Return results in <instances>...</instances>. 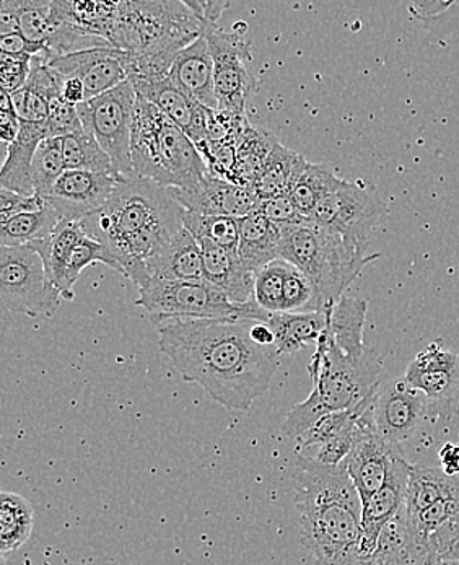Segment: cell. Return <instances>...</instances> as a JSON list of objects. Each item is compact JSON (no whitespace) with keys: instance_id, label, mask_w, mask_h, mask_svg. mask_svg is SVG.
Here are the masks:
<instances>
[{"instance_id":"53","label":"cell","mask_w":459,"mask_h":565,"mask_svg":"<svg viewBox=\"0 0 459 565\" xmlns=\"http://www.w3.org/2000/svg\"><path fill=\"white\" fill-rule=\"evenodd\" d=\"M0 51L12 56L43 57L50 63V51L43 44L32 43L22 33L3 34L0 36Z\"/></svg>"},{"instance_id":"1","label":"cell","mask_w":459,"mask_h":565,"mask_svg":"<svg viewBox=\"0 0 459 565\" xmlns=\"http://www.w3.org/2000/svg\"><path fill=\"white\" fill-rule=\"evenodd\" d=\"M249 327L236 320H164L159 348L184 382L198 383L230 411H248L279 366L277 349L256 344Z\"/></svg>"},{"instance_id":"55","label":"cell","mask_w":459,"mask_h":565,"mask_svg":"<svg viewBox=\"0 0 459 565\" xmlns=\"http://www.w3.org/2000/svg\"><path fill=\"white\" fill-rule=\"evenodd\" d=\"M438 461H440L441 471L448 476V478H455L459 475V444H445L441 447L440 454H438Z\"/></svg>"},{"instance_id":"38","label":"cell","mask_w":459,"mask_h":565,"mask_svg":"<svg viewBox=\"0 0 459 565\" xmlns=\"http://www.w3.org/2000/svg\"><path fill=\"white\" fill-rule=\"evenodd\" d=\"M66 160H64L63 139L61 137H47L38 146L33 157L32 177L34 194L46 198L56 186L60 178L66 173Z\"/></svg>"},{"instance_id":"30","label":"cell","mask_w":459,"mask_h":565,"mask_svg":"<svg viewBox=\"0 0 459 565\" xmlns=\"http://www.w3.org/2000/svg\"><path fill=\"white\" fill-rule=\"evenodd\" d=\"M308 166L310 162H307L303 156L287 149L279 142L270 153L266 167L252 190L255 191L259 201L289 194Z\"/></svg>"},{"instance_id":"28","label":"cell","mask_w":459,"mask_h":565,"mask_svg":"<svg viewBox=\"0 0 459 565\" xmlns=\"http://www.w3.org/2000/svg\"><path fill=\"white\" fill-rule=\"evenodd\" d=\"M366 310H369L366 300L344 296L328 311L329 339L334 342L335 348L352 358L365 354L369 349L363 341Z\"/></svg>"},{"instance_id":"17","label":"cell","mask_w":459,"mask_h":565,"mask_svg":"<svg viewBox=\"0 0 459 565\" xmlns=\"http://www.w3.org/2000/svg\"><path fill=\"white\" fill-rule=\"evenodd\" d=\"M369 409L359 420L357 438L344 461L363 505L385 484L394 454L397 451V447H393L376 434Z\"/></svg>"},{"instance_id":"56","label":"cell","mask_w":459,"mask_h":565,"mask_svg":"<svg viewBox=\"0 0 459 565\" xmlns=\"http://www.w3.org/2000/svg\"><path fill=\"white\" fill-rule=\"evenodd\" d=\"M20 134V119L15 111H0V139L6 146H12Z\"/></svg>"},{"instance_id":"22","label":"cell","mask_w":459,"mask_h":565,"mask_svg":"<svg viewBox=\"0 0 459 565\" xmlns=\"http://www.w3.org/2000/svg\"><path fill=\"white\" fill-rule=\"evenodd\" d=\"M171 84L183 92L191 100L209 109H218L215 95L214 60L209 50L207 38L201 36L181 51L177 63L171 67Z\"/></svg>"},{"instance_id":"11","label":"cell","mask_w":459,"mask_h":565,"mask_svg":"<svg viewBox=\"0 0 459 565\" xmlns=\"http://www.w3.org/2000/svg\"><path fill=\"white\" fill-rule=\"evenodd\" d=\"M385 214V202L375 188L362 181L341 180L339 186L321 201L310 221L352 242L370 245V238Z\"/></svg>"},{"instance_id":"23","label":"cell","mask_w":459,"mask_h":565,"mask_svg":"<svg viewBox=\"0 0 459 565\" xmlns=\"http://www.w3.org/2000/svg\"><path fill=\"white\" fill-rule=\"evenodd\" d=\"M430 550L407 513L406 503L383 529L370 559L378 565H426Z\"/></svg>"},{"instance_id":"7","label":"cell","mask_w":459,"mask_h":565,"mask_svg":"<svg viewBox=\"0 0 459 565\" xmlns=\"http://www.w3.org/2000/svg\"><path fill=\"white\" fill-rule=\"evenodd\" d=\"M183 214L184 209L170 190L134 174L121 178L105 207L85 217L81 225L85 235L111 249L134 233Z\"/></svg>"},{"instance_id":"51","label":"cell","mask_w":459,"mask_h":565,"mask_svg":"<svg viewBox=\"0 0 459 565\" xmlns=\"http://www.w3.org/2000/svg\"><path fill=\"white\" fill-rule=\"evenodd\" d=\"M46 201L43 198L22 196V194L12 193L9 190H0V224H7L10 218L17 215L29 214L44 209Z\"/></svg>"},{"instance_id":"15","label":"cell","mask_w":459,"mask_h":565,"mask_svg":"<svg viewBox=\"0 0 459 565\" xmlns=\"http://www.w3.org/2000/svg\"><path fill=\"white\" fill-rule=\"evenodd\" d=\"M47 66L63 81L78 78L85 87V98L92 100L128 82L126 53L113 46L92 47L51 60Z\"/></svg>"},{"instance_id":"41","label":"cell","mask_w":459,"mask_h":565,"mask_svg":"<svg viewBox=\"0 0 459 565\" xmlns=\"http://www.w3.org/2000/svg\"><path fill=\"white\" fill-rule=\"evenodd\" d=\"M184 228L198 239H209L215 245L238 253L239 221L232 217H207L184 211Z\"/></svg>"},{"instance_id":"58","label":"cell","mask_w":459,"mask_h":565,"mask_svg":"<svg viewBox=\"0 0 459 565\" xmlns=\"http://www.w3.org/2000/svg\"><path fill=\"white\" fill-rule=\"evenodd\" d=\"M249 334L256 344L263 345V348H276V334L270 330L269 324L252 323Z\"/></svg>"},{"instance_id":"16","label":"cell","mask_w":459,"mask_h":565,"mask_svg":"<svg viewBox=\"0 0 459 565\" xmlns=\"http://www.w3.org/2000/svg\"><path fill=\"white\" fill-rule=\"evenodd\" d=\"M122 177L66 170L56 186L44 198L66 221L81 222L105 207Z\"/></svg>"},{"instance_id":"44","label":"cell","mask_w":459,"mask_h":565,"mask_svg":"<svg viewBox=\"0 0 459 565\" xmlns=\"http://www.w3.org/2000/svg\"><path fill=\"white\" fill-rule=\"evenodd\" d=\"M252 128L246 115L224 111V109H209L207 142L214 146L222 143H238L243 134Z\"/></svg>"},{"instance_id":"26","label":"cell","mask_w":459,"mask_h":565,"mask_svg":"<svg viewBox=\"0 0 459 565\" xmlns=\"http://www.w3.org/2000/svg\"><path fill=\"white\" fill-rule=\"evenodd\" d=\"M282 227L259 212L239 221L238 255L253 273L280 259Z\"/></svg>"},{"instance_id":"2","label":"cell","mask_w":459,"mask_h":565,"mask_svg":"<svg viewBox=\"0 0 459 565\" xmlns=\"http://www.w3.org/2000/svg\"><path fill=\"white\" fill-rule=\"evenodd\" d=\"M292 486L305 550L320 565L361 561L363 503L345 463L329 466L298 455Z\"/></svg>"},{"instance_id":"47","label":"cell","mask_w":459,"mask_h":565,"mask_svg":"<svg viewBox=\"0 0 459 565\" xmlns=\"http://www.w3.org/2000/svg\"><path fill=\"white\" fill-rule=\"evenodd\" d=\"M199 153L207 166L209 174L218 180L230 181L232 183L233 171L236 166V146L235 143H202L198 147Z\"/></svg>"},{"instance_id":"13","label":"cell","mask_w":459,"mask_h":565,"mask_svg":"<svg viewBox=\"0 0 459 565\" xmlns=\"http://www.w3.org/2000/svg\"><path fill=\"white\" fill-rule=\"evenodd\" d=\"M404 379L426 396L427 417L450 420L458 416L459 354L445 348L441 339L416 355Z\"/></svg>"},{"instance_id":"54","label":"cell","mask_w":459,"mask_h":565,"mask_svg":"<svg viewBox=\"0 0 459 565\" xmlns=\"http://www.w3.org/2000/svg\"><path fill=\"white\" fill-rule=\"evenodd\" d=\"M184 2L207 26H217L222 13L230 7V2L225 0L224 2L222 0H184Z\"/></svg>"},{"instance_id":"46","label":"cell","mask_w":459,"mask_h":565,"mask_svg":"<svg viewBox=\"0 0 459 565\" xmlns=\"http://www.w3.org/2000/svg\"><path fill=\"white\" fill-rule=\"evenodd\" d=\"M459 513V488L457 491L451 492L447 498L438 500L434 505L417 513V515L410 516L414 526L420 536L427 541L430 540L431 534L438 532L445 523L450 522Z\"/></svg>"},{"instance_id":"39","label":"cell","mask_w":459,"mask_h":565,"mask_svg":"<svg viewBox=\"0 0 459 565\" xmlns=\"http://www.w3.org/2000/svg\"><path fill=\"white\" fill-rule=\"evenodd\" d=\"M20 33L32 41L46 47L47 41L53 36V0H9ZM47 50V47H46Z\"/></svg>"},{"instance_id":"52","label":"cell","mask_w":459,"mask_h":565,"mask_svg":"<svg viewBox=\"0 0 459 565\" xmlns=\"http://www.w3.org/2000/svg\"><path fill=\"white\" fill-rule=\"evenodd\" d=\"M258 212L277 225L297 224V222L303 221L305 218L298 214L296 204H293L290 194H282V196L261 201Z\"/></svg>"},{"instance_id":"43","label":"cell","mask_w":459,"mask_h":565,"mask_svg":"<svg viewBox=\"0 0 459 565\" xmlns=\"http://www.w3.org/2000/svg\"><path fill=\"white\" fill-rule=\"evenodd\" d=\"M287 263L284 259L256 270L255 300L267 313H284V280Z\"/></svg>"},{"instance_id":"37","label":"cell","mask_w":459,"mask_h":565,"mask_svg":"<svg viewBox=\"0 0 459 565\" xmlns=\"http://www.w3.org/2000/svg\"><path fill=\"white\" fill-rule=\"evenodd\" d=\"M63 149L67 170L94 171V173L121 177L116 171L115 163L109 159L108 153L85 129L64 137Z\"/></svg>"},{"instance_id":"31","label":"cell","mask_w":459,"mask_h":565,"mask_svg":"<svg viewBox=\"0 0 459 565\" xmlns=\"http://www.w3.org/2000/svg\"><path fill=\"white\" fill-rule=\"evenodd\" d=\"M84 228L81 222H72L63 218L57 225L53 235L41 242L32 243L29 248L34 249L43 259L46 267L47 277L54 284L57 290H63L64 279H66V270L68 262H71L72 253L75 246L85 238Z\"/></svg>"},{"instance_id":"57","label":"cell","mask_w":459,"mask_h":565,"mask_svg":"<svg viewBox=\"0 0 459 565\" xmlns=\"http://www.w3.org/2000/svg\"><path fill=\"white\" fill-rule=\"evenodd\" d=\"M63 98L72 106L82 105L87 102L85 98V87L78 78H68L64 81Z\"/></svg>"},{"instance_id":"21","label":"cell","mask_w":459,"mask_h":565,"mask_svg":"<svg viewBox=\"0 0 459 565\" xmlns=\"http://www.w3.org/2000/svg\"><path fill=\"white\" fill-rule=\"evenodd\" d=\"M134 90L143 100L156 105L167 118H170L196 147L207 142L209 108L191 100L190 97L178 90L170 78L157 84L134 85Z\"/></svg>"},{"instance_id":"20","label":"cell","mask_w":459,"mask_h":565,"mask_svg":"<svg viewBox=\"0 0 459 565\" xmlns=\"http://www.w3.org/2000/svg\"><path fill=\"white\" fill-rule=\"evenodd\" d=\"M202 253V276L215 289L236 305L255 300V276L245 266L238 253L215 245L209 239H198Z\"/></svg>"},{"instance_id":"48","label":"cell","mask_w":459,"mask_h":565,"mask_svg":"<svg viewBox=\"0 0 459 565\" xmlns=\"http://www.w3.org/2000/svg\"><path fill=\"white\" fill-rule=\"evenodd\" d=\"M33 57L12 56V54L0 53V84L2 90L9 94H17L25 87L32 75Z\"/></svg>"},{"instance_id":"19","label":"cell","mask_w":459,"mask_h":565,"mask_svg":"<svg viewBox=\"0 0 459 565\" xmlns=\"http://www.w3.org/2000/svg\"><path fill=\"white\" fill-rule=\"evenodd\" d=\"M410 466L399 450L394 454L389 466L388 478L382 489L375 492L369 503L363 505L362 541L359 556L361 559H370L376 551L380 534L383 529L399 512L406 503L407 482H409Z\"/></svg>"},{"instance_id":"32","label":"cell","mask_w":459,"mask_h":565,"mask_svg":"<svg viewBox=\"0 0 459 565\" xmlns=\"http://www.w3.org/2000/svg\"><path fill=\"white\" fill-rule=\"evenodd\" d=\"M279 140L264 129L249 128L236 143V166L232 183L253 188Z\"/></svg>"},{"instance_id":"29","label":"cell","mask_w":459,"mask_h":565,"mask_svg":"<svg viewBox=\"0 0 459 565\" xmlns=\"http://www.w3.org/2000/svg\"><path fill=\"white\" fill-rule=\"evenodd\" d=\"M121 2H64L53 0L54 10L61 19L71 23L78 32L102 38L113 43L119 19ZM113 46V44H111Z\"/></svg>"},{"instance_id":"61","label":"cell","mask_w":459,"mask_h":565,"mask_svg":"<svg viewBox=\"0 0 459 565\" xmlns=\"http://www.w3.org/2000/svg\"><path fill=\"white\" fill-rule=\"evenodd\" d=\"M2 565H7L6 557L2 556Z\"/></svg>"},{"instance_id":"14","label":"cell","mask_w":459,"mask_h":565,"mask_svg":"<svg viewBox=\"0 0 459 565\" xmlns=\"http://www.w3.org/2000/svg\"><path fill=\"white\" fill-rule=\"evenodd\" d=\"M370 419L376 434L399 447L416 433L427 417V399L406 379L382 383L370 403Z\"/></svg>"},{"instance_id":"10","label":"cell","mask_w":459,"mask_h":565,"mask_svg":"<svg viewBox=\"0 0 459 565\" xmlns=\"http://www.w3.org/2000/svg\"><path fill=\"white\" fill-rule=\"evenodd\" d=\"M137 94L131 82L77 106L85 131L97 139L122 178L134 177L131 139Z\"/></svg>"},{"instance_id":"27","label":"cell","mask_w":459,"mask_h":565,"mask_svg":"<svg viewBox=\"0 0 459 565\" xmlns=\"http://www.w3.org/2000/svg\"><path fill=\"white\" fill-rule=\"evenodd\" d=\"M328 311H298L270 315L267 324L276 334L279 355L293 354L308 344H317L328 328Z\"/></svg>"},{"instance_id":"36","label":"cell","mask_w":459,"mask_h":565,"mask_svg":"<svg viewBox=\"0 0 459 565\" xmlns=\"http://www.w3.org/2000/svg\"><path fill=\"white\" fill-rule=\"evenodd\" d=\"M339 183L341 180L331 168L310 163L289 193L298 214L305 218L313 217L318 205L339 186Z\"/></svg>"},{"instance_id":"40","label":"cell","mask_w":459,"mask_h":565,"mask_svg":"<svg viewBox=\"0 0 459 565\" xmlns=\"http://www.w3.org/2000/svg\"><path fill=\"white\" fill-rule=\"evenodd\" d=\"M106 265L111 269L118 270V273L125 274L118 259L113 256V253L106 248L105 245L97 242V239L85 236L77 246H75L74 253H72L71 262H68L66 270V279H64L63 290H61V297L64 300L75 299V284H77L78 277H81L82 270L85 267L92 265Z\"/></svg>"},{"instance_id":"24","label":"cell","mask_w":459,"mask_h":565,"mask_svg":"<svg viewBox=\"0 0 459 565\" xmlns=\"http://www.w3.org/2000/svg\"><path fill=\"white\" fill-rule=\"evenodd\" d=\"M47 126L20 122V134L12 146L7 147L0 186L22 196H34L32 166L38 146L47 139Z\"/></svg>"},{"instance_id":"9","label":"cell","mask_w":459,"mask_h":565,"mask_svg":"<svg viewBox=\"0 0 459 565\" xmlns=\"http://www.w3.org/2000/svg\"><path fill=\"white\" fill-rule=\"evenodd\" d=\"M43 259L29 246H0V301L3 311L30 318L50 313L60 305Z\"/></svg>"},{"instance_id":"60","label":"cell","mask_w":459,"mask_h":565,"mask_svg":"<svg viewBox=\"0 0 459 565\" xmlns=\"http://www.w3.org/2000/svg\"><path fill=\"white\" fill-rule=\"evenodd\" d=\"M354 565H378V564L373 563L372 559H361V561H357V563H355Z\"/></svg>"},{"instance_id":"50","label":"cell","mask_w":459,"mask_h":565,"mask_svg":"<svg viewBox=\"0 0 459 565\" xmlns=\"http://www.w3.org/2000/svg\"><path fill=\"white\" fill-rule=\"evenodd\" d=\"M430 556L459 563V513L428 540Z\"/></svg>"},{"instance_id":"4","label":"cell","mask_w":459,"mask_h":565,"mask_svg":"<svg viewBox=\"0 0 459 565\" xmlns=\"http://www.w3.org/2000/svg\"><path fill=\"white\" fill-rule=\"evenodd\" d=\"M280 227V259L296 266L310 280L314 290V311L334 307L365 266L380 258L376 253L370 255L369 245L352 242L310 218Z\"/></svg>"},{"instance_id":"33","label":"cell","mask_w":459,"mask_h":565,"mask_svg":"<svg viewBox=\"0 0 459 565\" xmlns=\"http://www.w3.org/2000/svg\"><path fill=\"white\" fill-rule=\"evenodd\" d=\"M459 482L448 478L441 469L430 466H410L406 491V509L410 516L417 515L438 500L457 491Z\"/></svg>"},{"instance_id":"59","label":"cell","mask_w":459,"mask_h":565,"mask_svg":"<svg viewBox=\"0 0 459 565\" xmlns=\"http://www.w3.org/2000/svg\"><path fill=\"white\" fill-rule=\"evenodd\" d=\"M0 95H2V98H0V111H15V108H13L12 94L2 90Z\"/></svg>"},{"instance_id":"34","label":"cell","mask_w":459,"mask_h":565,"mask_svg":"<svg viewBox=\"0 0 459 565\" xmlns=\"http://www.w3.org/2000/svg\"><path fill=\"white\" fill-rule=\"evenodd\" d=\"M33 507L15 492L0 494V547L2 553L22 547L33 533Z\"/></svg>"},{"instance_id":"5","label":"cell","mask_w":459,"mask_h":565,"mask_svg":"<svg viewBox=\"0 0 459 565\" xmlns=\"http://www.w3.org/2000/svg\"><path fill=\"white\" fill-rule=\"evenodd\" d=\"M131 157L134 174L164 190H194L209 177L196 143L139 95L134 111Z\"/></svg>"},{"instance_id":"18","label":"cell","mask_w":459,"mask_h":565,"mask_svg":"<svg viewBox=\"0 0 459 565\" xmlns=\"http://www.w3.org/2000/svg\"><path fill=\"white\" fill-rule=\"evenodd\" d=\"M170 193L184 211L207 217H232L242 221L258 212L261 204L252 188L218 180L211 174L194 190H170Z\"/></svg>"},{"instance_id":"42","label":"cell","mask_w":459,"mask_h":565,"mask_svg":"<svg viewBox=\"0 0 459 565\" xmlns=\"http://www.w3.org/2000/svg\"><path fill=\"white\" fill-rule=\"evenodd\" d=\"M373 395H375V393H373ZM373 395L370 396L369 399L363 401V403L357 404V406L352 407V409L339 411V413H331L321 417L308 433H305L298 438L297 450L323 447V445H327L332 438L338 437L352 420L357 419L359 416H362V414L369 409Z\"/></svg>"},{"instance_id":"8","label":"cell","mask_w":459,"mask_h":565,"mask_svg":"<svg viewBox=\"0 0 459 565\" xmlns=\"http://www.w3.org/2000/svg\"><path fill=\"white\" fill-rule=\"evenodd\" d=\"M137 307L164 320H236L249 323H267L270 313L256 300L236 305L207 280L152 279L140 287Z\"/></svg>"},{"instance_id":"49","label":"cell","mask_w":459,"mask_h":565,"mask_svg":"<svg viewBox=\"0 0 459 565\" xmlns=\"http://www.w3.org/2000/svg\"><path fill=\"white\" fill-rule=\"evenodd\" d=\"M81 118H78L77 106L68 105L63 97L54 98L50 103V119H47V136L64 137L82 131Z\"/></svg>"},{"instance_id":"6","label":"cell","mask_w":459,"mask_h":565,"mask_svg":"<svg viewBox=\"0 0 459 565\" xmlns=\"http://www.w3.org/2000/svg\"><path fill=\"white\" fill-rule=\"evenodd\" d=\"M209 29L184 0H131L119 6L111 44L134 56L181 53Z\"/></svg>"},{"instance_id":"35","label":"cell","mask_w":459,"mask_h":565,"mask_svg":"<svg viewBox=\"0 0 459 565\" xmlns=\"http://www.w3.org/2000/svg\"><path fill=\"white\" fill-rule=\"evenodd\" d=\"M63 217L53 205H44V209L29 214L17 215L2 225L0 243L2 246H29L32 243L47 238L56 231Z\"/></svg>"},{"instance_id":"12","label":"cell","mask_w":459,"mask_h":565,"mask_svg":"<svg viewBox=\"0 0 459 565\" xmlns=\"http://www.w3.org/2000/svg\"><path fill=\"white\" fill-rule=\"evenodd\" d=\"M214 60L215 95L218 109L246 115V105L256 90V81L249 72L252 43L239 33H227L212 26L204 34Z\"/></svg>"},{"instance_id":"25","label":"cell","mask_w":459,"mask_h":565,"mask_svg":"<svg viewBox=\"0 0 459 565\" xmlns=\"http://www.w3.org/2000/svg\"><path fill=\"white\" fill-rule=\"evenodd\" d=\"M149 280H202L201 246L193 235L183 228L147 263Z\"/></svg>"},{"instance_id":"45","label":"cell","mask_w":459,"mask_h":565,"mask_svg":"<svg viewBox=\"0 0 459 565\" xmlns=\"http://www.w3.org/2000/svg\"><path fill=\"white\" fill-rule=\"evenodd\" d=\"M287 263V262H286ZM314 311V290L308 277L287 263L284 280V313Z\"/></svg>"},{"instance_id":"3","label":"cell","mask_w":459,"mask_h":565,"mask_svg":"<svg viewBox=\"0 0 459 565\" xmlns=\"http://www.w3.org/2000/svg\"><path fill=\"white\" fill-rule=\"evenodd\" d=\"M308 372L313 390L303 403L292 407L282 424V433L297 440L327 414L352 409L369 399L382 385L383 361L372 348L359 358L344 354L324 331Z\"/></svg>"}]
</instances>
